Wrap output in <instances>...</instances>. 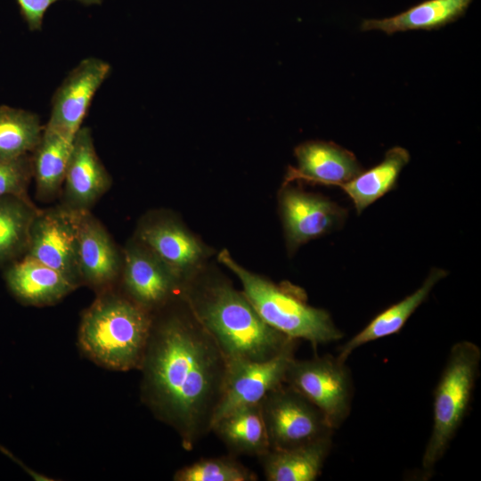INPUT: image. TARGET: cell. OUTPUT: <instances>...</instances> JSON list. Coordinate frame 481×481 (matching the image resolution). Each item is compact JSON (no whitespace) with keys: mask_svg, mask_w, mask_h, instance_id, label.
Wrapping results in <instances>:
<instances>
[{"mask_svg":"<svg viewBox=\"0 0 481 481\" xmlns=\"http://www.w3.org/2000/svg\"><path fill=\"white\" fill-rule=\"evenodd\" d=\"M123 258L110 235L90 211L78 213V268L82 283L108 288L120 275Z\"/></svg>","mask_w":481,"mask_h":481,"instance_id":"9a60e30c","label":"cell"},{"mask_svg":"<svg viewBox=\"0 0 481 481\" xmlns=\"http://www.w3.org/2000/svg\"><path fill=\"white\" fill-rule=\"evenodd\" d=\"M181 296L227 363L259 362L296 345L259 316L242 291L205 268L183 284Z\"/></svg>","mask_w":481,"mask_h":481,"instance_id":"7a4b0ae2","label":"cell"},{"mask_svg":"<svg viewBox=\"0 0 481 481\" xmlns=\"http://www.w3.org/2000/svg\"><path fill=\"white\" fill-rule=\"evenodd\" d=\"M135 239L167 267L182 287L204 268L208 249L179 219L167 212L143 218Z\"/></svg>","mask_w":481,"mask_h":481,"instance_id":"ba28073f","label":"cell"},{"mask_svg":"<svg viewBox=\"0 0 481 481\" xmlns=\"http://www.w3.org/2000/svg\"><path fill=\"white\" fill-rule=\"evenodd\" d=\"M39 209L31 200L0 198V265L26 254L30 227Z\"/></svg>","mask_w":481,"mask_h":481,"instance_id":"cb8c5ba5","label":"cell"},{"mask_svg":"<svg viewBox=\"0 0 481 481\" xmlns=\"http://www.w3.org/2000/svg\"><path fill=\"white\" fill-rule=\"evenodd\" d=\"M271 450L288 449L333 434L322 412L285 382L260 402Z\"/></svg>","mask_w":481,"mask_h":481,"instance_id":"52a82bcc","label":"cell"},{"mask_svg":"<svg viewBox=\"0 0 481 481\" xmlns=\"http://www.w3.org/2000/svg\"><path fill=\"white\" fill-rule=\"evenodd\" d=\"M410 161L409 151L400 146L389 149L380 163L362 171L353 179L338 183L352 200L358 214L392 191L403 168Z\"/></svg>","mask_w":481,"mask_h":481,"instance_id":"603a6c76","label":"cell"},{"mask_svg":"<svg viewBox=\"0 0 481 481\" xmlns=\"http://www.w3.org/2000/svg\"><path fill=\"white\" fill-rule=\"evenodd\" d=\"M284 382L311 402L332 429L350 414L354 387L349 369L337 356L290 361Z\"/></svg>","mask_w":481,"mask_h":481,"instance_id":"8992f818","label":"cell"},{"mask_svg":"<svg viewBox=\"0 0 481 481\" xmlns=\"http://www.w3.org/2000/svg\"><path fill=\"white\" fill-rule=\"evenodd\" d=\"M32 177L31 154L15 159H0V198L15 196L30 200L28 188Z\"/></svg>","mask_w":481,"mask_h":481,"instance_id":"4316f807","label":"cell"},{"mask_svg":"<svg viewBox=\"0 0 481 481\" xmlns=\"http://www.w3.org/2000/svg\"><path fill=\"white\" fill-rule=\"evenodd\" d=\"M110 70V64L102 60L90 57L81 61L56 90L46 126L74 137Z\"/></svg>","mask_w":481,"mask_h":481,"instance_id":"5bb4252c","label":"cell"},{"mask_svg":"<svg viewBox=\"0 0 481 481\" xmlns=\"http://www.w3.org/2000/svg\"><path fill=\"white\" fill-rule=\"evenodd\" d=\"M480 362L481 349L472 341L456 342L450 349L434 391L433 425L421 459L426 477L444 456L469 412Z\"/></svg>","mask_w":481,"mask_h":481,"instance_id":"5b68a950","label":"cell"},{"mask_svg":"<svg viewBox=\"0 0 481 481\" xmlns=\"http://www.w3.org/2000/svg\"><path fill=\"white\" fill-rule=\"evenodd\" d=\"M122 279L128 298L151 314L180 296L182 285L167 267L137 239L122 254Z\"/></svg>","mask_w":481,"mask_h":481,"instance_id":"7c38bea8","label":"cell"},{"mask_svg":"<svg viewBox=\"0 0 481 481\" xmlns=\"http://www.w3.org/2000/svg\"><path fill=\"white\" fill-rule=\"evenodd\" d=\"M78 213L62 205L39 209L29 232L27 256L64 275L76 287L78 268Z\"/></svg>","mask_w":481,"mask_h":481,"instance_id":"9c48e42d","label":"cell"},{"mask_svg":"<svg viewBox=\"0 0 481 481\" xmlns=\"http://www.w3.org/2000/svg\"><path fill=\"white\" fill-rule=\"evenodd\" d=\"M110 186L111 177L95 151L91 129L81 126L72 142L61 205L75 212L90 211Z\"/></svg>","mask_w":481,"mask_h":481,"instance_id":"4fadbf2b","label":"cell"},{"mask_svg":"<svg viewBox=\"0 0 481 481\" xmlns=\"http://www.w3.org/2000/svg\"><path fill=\"white\" fill-rule=\"evenodd\" d=\"M297 168H291L286 183L299 179L322 185L336 186L362 171L353 152L331 142L309 141L295 149Z\"/></svg>","mask_w":481,"mask_h":481,"instance_id":"2e32d148","label":"cell"},{"mask_svg":"<svg viewBox=\"0 0 481 481\" xmlns=\"http://www.w3.org/2000/svg\"><path fill=\"white\" fill-rule=\"evenodd\" d=\"M211 431L232 453L260 458L271 450L260 404L229 412L212 426Z\"/></svg>","mask_w":481,"mask_h":481,"instance_id":"7402d4cb","label":"cell"},{"mask_svg":"<svg viewBox=\"0 0 481 481\" xmlns=\"http://www.w3.org/2000/svg\"><path fill=\"white\" fill-rule=\"evenodd\" d=\"M332 446V435L298 446L270 450L259 459L268 481H314Z\"/></svg>","mask_w":481,"mask_h":481,"instance_id":"d6986e66","label":"cell"},{"mask_svg":"<svg viewBox=\"0 0 481 481\" xmlns=\"http://www.w3.org/2000/svg\"><path fill=\"white\" fill-rule=\"evenodd\" d=\"M74 137L45 126L42 137L31 153L36 195L51 201L61 195Z\"/></svg>","mask_w":481,"mask_h":481,"instance_id":"44dd1931","label":"cell"},{"mask_svg":"<svg viewBox=\"0 0 481 481\" xmlns=\"http://www.w3.org/2000/svg\"><path fill=\"white\" fill-rule=\"evenodd\" d=\"M279 208L289 252L342 226L347 214L327 197L287 183L279 195Z\"/></svg>","mask_w":481,"mask_h":481,"instance_id":"8fae6325","label":"cell"},{"mask_svg":"<svg viewBox=\"0 0 481 481\" xmlns=\"http://www.w3.org/2000/svg\"><path fill=\"white\" fill-rule=\"evenodd\" d=\"M474 0H426L398 14L365 19L362 31H379L387 35L410 30H430L444 27L461 17Z\"/></svg>","mask_w":481,"mask_h":481,"instance_id":"ffe728a7","label":"cell"},{"mask_svg":"<svg viewBox=\"0 0 481 481\" xmlns=\"http://www.w3.org/2000/svg\"><path fill=\"white\" fill-rule=\"evenodd\" d=\"M45 126L30 111L0 106V159L30 155L39 143Z\"/></svg>","mask_w":481,"mask_h":481,"instance_id":"d4e9b609","label":"cell"},{"mask_svg":"<svg viewBox=\"0 0 481 481\" xmlns=\"http://www.w3.org/2000/svg\"><path fill=\"white\" fill-rule=\"evenodd\" d=\"M4 277L12 294L30 306L54 304L77 288L58 271L27 255L10 263Z\"/></svg>","mask_w":481,"mask_h":481,"instance_id":"e0dca14e","label":"cell"},{"mask_svg":"<svg viewBox=\"0 0 481 481\" xmlns=\"http://www.w3.org/2000/svg\"><path fill=\"white\" fill-rule=\"evenodd\" d=\"M217 258L236 275L244 295L263 321L274 330L291 339L306 340L314 346L344 337L326 310L307 304L300 288L290 283L275 284L247 270L226 249Z\"/></svg>","mask_w":481,"mask_h":481,"instance_id":"277c9868","label":"cell"},{"mask_svg":"<svg viewBox=\"0 0 481 481\" xmlns=\"http://www.w3.org/2000/svg\"><path fill=\"white\" fill-rule=\"evenodd\" d=\"M20 12L31 31L40 30L48 8L59 0H16ZM85 5L101 4L102 0H76Z\"/></svg>","mask_w":481,"mask_h":481,"instance_id":"83f0119b","label":"cell"},{"mask_svg":"<svg viewBox=\"0 0 481 481\" xmlns=\"http://www.w3.org/2000/svg\"><path fill=\"white\" fill-rule=\"evenodd\" d=\"M175 481H255L257 476L232 457L208 458L178 469Z\"/></svg>","mask_w":481,"mask_h":481,"instance_id":"484cf974","label":"cell"},{"mask_svg":"<svg viewBox=\"0 0 481 481\" xmlns=\"http://www.w3.org/2000/svg\"><path fill=\"white\" fill-rule=\"evenodd\" d=\"M153 314L129 298L102 294L84 313L78 342L94 362L116 371L139 369Z\"/></svg>","mask_w":481,"mask_h":481,"instance_id":"3957f363","label":"cell"},{"mask_svg":"<svg viewBox=\"0 0 481 481\" xmlns=\"http://www.w3.org/2000/svg\"><path fill=\"white\" fill-rule=\"evenodd\" d=\"M447 273L444 269L432 268L420 288L378 314L364 328L342 345L337 358L346 363L360 346L399 332L411 315L428 298L436 283Z\"/></svg>","mask_w":481,"mask_h":481,"instance_id":"ac0fdd59","label":"cell"},{"mask_svg":"<svg viewBox=\"0 0 481 481\" xmlns=\"http://www.w3.org/2000/svg\"><path fill=\"white\" fill-rule=\"evenodd\" d=\"M159 311L139 368L143 398L192 451L211 429L228 363L181 294Z\"/></svg>","mask_w":481,"mask_h":481,"instance_id":"6da1fadb","label":"cell"},{"mask_svg":"<svg viewBox=\"0 0 481 481\" xmlns=\"http://www.w3.org/2000/svg\"><path fill=\"white\" fill-rule=\"evenodd\" d=\"M295 346H291L265 361L227 363L223 393L211 428L221 418L238 408L260 404L271 390L284 383L288 366L295 357Z\"/></svg>","mask_w":481,"mask_h":481,"instance_id":"30bf717a","label":"cell"}]
</instances>
